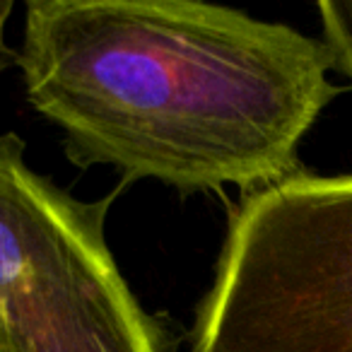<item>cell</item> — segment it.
Masks as SVG:
<instances>
[{"mask_svg":"<svg viewBox=\"0 0 352 352\" xmlns=\"http://www.w3.org/2000/svg\"><path fill=\"white\" fill-rule=\"evenodd\" d=\"M191 352H352V174L299 171L241 198Z\"/></svg>","mask_w":352,"mask_h":352,"instance_id":"7a4b0ae2","label":"cell"},{"mask_svg":"<svg viewBox=\"0 0 352 352\" xmlns=\"http://www.w3.org/2000/svg\"><path fill=\"white\" fill-rule=\"evenodd\" d=\"M111 201H78L0 135V352H169L107 244Z\"/></svg>","mask_w":352,"mask_h":352,"instance_id":"3957f363","label":"cell"},{"mask_svg":"<svg viewBox=\"0 0 352 352\" xmlns=\"http://www.w3.org/2000/svg\"><path fill=\"white\" fill-rule=\"evenodd\" d=\"M316 10L333 68L352 80V0H321Z\"/></svg>","mask_w":352,"mask_h":352,"instance_id":"277c9868","label":"cell"},{"mask_svg":"<svg viewBox=\"0 0 352 352\" xmlns=\"http://www.w3.org/2000/svg\"><path fill=\"white\" fill-rule=\"evenodd\" d=\"M17 68L70 162L182 196L297 176L340 92L323 41L196 0H30Z\"/></svg>","mask_w":352,"mask_h":352,"instance_id":"6da1fadb","label":"cell"},{"mask_svg":"<svg viewBox=\"0 0 352 352\" xmlns=\"http://www.w3.org/2000/svg\"><path fill=\"white\" fill-rule=\"evenodd\" d=\"M12 10H15V3H12V0H0V73H6V70L20 65V51L10 49L6 41V27H8V20H10Z\"/></svg>","mask_w":352,"mask_h":352,"instance_id":"5b68a950","label":"cell"}]
</instances>
